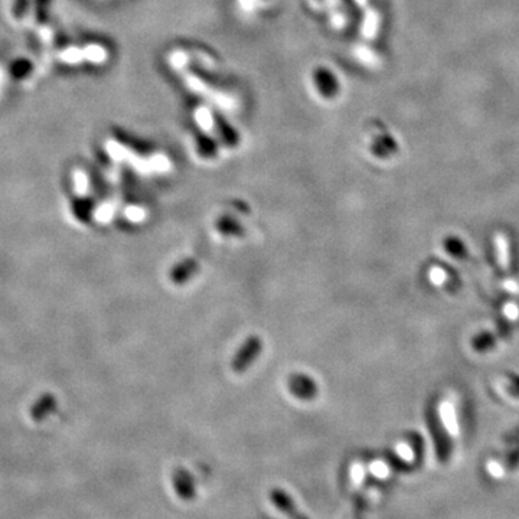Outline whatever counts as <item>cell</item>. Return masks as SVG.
<instances>
[{"instance_id":"6da1fadb","label":"cell","mask_w":519,"mask_h":519,"mask_svg":"<svg viewBox=\"0 0 519 519\" xmlns=\"http://www.w3.org/2000/svg\"><path fill=\"white\" fill-rule=\"evenodd\" d=\"M183 77V84H185L187 88L192 91L194 94L202 97L208 100L209 103L218 107L223 111H236L238 107V102L236 97H232L218 88H215L209 86L208 82H205L202 78L198 77L196 74L189 73L188 70L182 73Z\"/></svg>"},{"instance_id":"7a4b0ae2","label":"cell","mask_w":519,"mask_h":519,"mask_svg":"<svg viewBox=\"0 0 519 519\" xmlns=\"http://www.w3.org/2000/svg\"><path fill=\"white\" fill-rule=\"evenodd\" d=\"M194 120L198 124V127L200 130H202L204 133H207L208 136H214L215 135L216 127H218V126H216L215 115L211 111V108H208L207 106H199L194 111Z\"/></svg>"},{"instance_id":"3957f363","label":"cell","mask_w":519,"mask_h":519,"mask_svg":"<svg viewBox=\"0 0 519 519\" xmlns=\"http://www.w3.org/2000/svg\"><path fill=\"white\" fill-rule=\"evenodd\" d=\"M440 413H442V422H443L444 427L447 428V431L450 434H457V431H459L457 417H456L453 403H450V401H443L442 406H440Z\"/></svg>"},{"instance_id":"277c9868","label":"cell","mask_w":519,"mask_h":519,"mask_svg":"<svg viewBox=\"0 0 519 519\" xmlns=\"http://www.w3.org/2000/svg\"><path fill=\"white\" fill-rule=\"evenodd\" d=\"M167 61H169V65L172 66V68L178 73H183L188 70V65L191 62V57L188 53L182 51V49H176V51L171 53L169 58H167Z\"/></svg>"},{"instance_id":"5b68a950","label":"cell","mask_w":519,"mask_h":519,"mask_svg":"<svg viewBox=\"0 0 519 519\" xmlns=\"http://www.w3.org/2000/svg\"><path fill=\"white\" fill-rule=\"evenodd\" d=\"M430 280L436 284V286H440V284H443L446 280V273L442 269H431Z\"/></svg>"},{"instance_id":"8992f818","label":"cell","mask_w":519,"mask_h":519,"mask_svg":"<svg viewBox=\"0 0 519 519\" xmlns=\"http://www.w3.org/2000/svg\"><path fill=\"white\" fill-rule=\"evenodd\" d=\"M505 313H507V316L508 317H511V319H515V317H518V314H519V312H518V309H516V306L515 305H508L507 308H505Z\"/></svg>"},{"instance_id":"52a82bcc","label":"cell","mask_w":519,"mask_h":519,"mask_svg":"<svg viewBox=\"0 0 519 519\" xmlns=\"http://www.w3.org/2000/svg\"><path fill=\"white\" fill-rule=\"evenodd\" d=\"M498 245L502 248V253H507V243L505 241H498ZM500 263H507V254H500Z\"/></svg>"},{"instance_id":"ba28073f","label":"cell","mask_w":519,"mask_h":519,"mask_svg":"<svg viewBox=\"0 0 519 519\" xmlns=\"http://www.w3.org/2000/svg\"><path fill=\"white\" fill-rule=\"evenodd\" d=\"M357 2H359V3H362V2H364V0H357Z\"/></svg>"}]
</instances>
